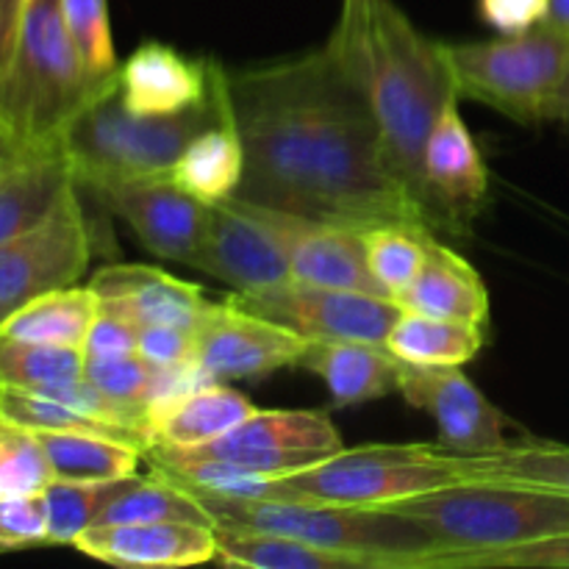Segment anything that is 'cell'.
I'll return each instance as SVG.
<instances>
[{"mask_svg":"<svg viewBox=\"0 0 569 569\" xmlns=\"http://www.w3.org/2000/svg\"><path fill=\"white\" fill-rule=\"evenodd\" d=\"M228 103L244 150L237 198L356 231L437 233L389 164L365 98L326 48L228 72Z\"/></svg>","mask_w":569,"mask_h":569,"instance_id":"obj_1","label":"cell"},{"mask_svg":"<svg viewBox=\"0 0 569 569\" xmlns=\"http://www.w3.org/2000/svg\"><path fill=\"white\" fill-rule=\"evenodd\" d=\"M361 92L389 164L448 233L426 183V142L439 111L456 94L439 42H431L395 0H339L337 26L322 44Z\"/></svg>","mask_w":569,"mask_h":569,"instance_id":"obj_2","label":"cell"},{"mask_svg":"<svg viewBox=\"0 0 569 569\" xmlns=\"http://www.w3.org/2000/svg\"><path fill=\"white\" fill-rule=\"evenodd\" d=\"M228 117V70L222 64L211 98L176 114H133L122 103L114 72V78L67 122L59 148L76 187L92 194L120 181L170 176L187 144Z\"/></svg>","mask_w":569,"mask_h":569,"instance_id":"obj_3","label":"cell"},{"mask_svg":"<svg viewBox=\"0 0 569 569\" xmlns=\"http://www.w3.org/2000/svg\"><path fill=\"white\" fill-rule=\"evenodd\" d=\"M114 72L94 76L83 64L67 33L61 0H28L14 56L0 72V133L9 148L59 144L67 122Z\"/></svg>","mask_w":569,"mask_h":569,"instance_id":"obj_4","label":"cell"},{"mask_svg":"<svg viewBox=\"0 0 569 569\" xmlns=\"http://www.w3.org/2000/svg\"><path fill=\"white\" fill-rule=\"evenodd\" d=\"M211 515L214 528L231 531L278 533L345 553L383 556L395 569H420L422 561L439 553V545L420 522L381 509L309 503V500H242L194 492Z\"/></svg>","mask_w":569,"mask_h":569,"instance_id":"obj_5","label":"cell"},{"mask_svg":"<svg viewBox=\"0 0 569 569\" xmlns=\"http://www.w3.org/2000/svg\"><path fill=\"white\" fill-rule=\"evenodd\" d=\"M381 511L420 522L437 539V556L515 548L569 533L567 495L489 481L450 483L383 506Z\"/></svg>","mask_w":569,"mask_h":569,"instance_id":"obj_6","label":"cell"},{"mask_svg":"<svg viewBox=\"0 0 569 569\" xmlns=\"http://www.w3.org/2000/svg\"><path fill=\"white\" fill-rule=\"evenodd\" d=\"M461 100H476L520 126L548 122L569 76V33L542 20L483 42H439Z\"/></svg>","mask_w":569,"mask_h":569,"instance_id":"obj_7","label":"cell"},{"mask_svg":"<svg viewBox=\"0 0 569 569\" xmlns=\"http://www.w3.org/2000/svg\"><path fill=\"white\" fill-rule=\"evenodd\" d=\"M289 487L311 503L383 509L398 500L465 481L456 450L445 442L361 445L289 472Z\"/></svg>","mask_w":569,"mask_h":569,"instance_id":"obj_8","label":"cell"},{"mask_svg":"<svg viewBox=\"0 0 569 569\" xmlns=\"http://www.w3.org/2000/svg\"><path fill=\"white\" fill-rule=\"evenodd\" d=\"M231 300L239 309L289 328L306 342L387 345L389 331L403 315V306L392 298L295 278L253 292H233Z\"/></svg>","mask_w":569,"mask_h":569,"instance_id":"obj_9","label":"cell"},{"mask_svg":"<svg viewBox=\"0 0 569 569\" xmlns=\"http://www.w3.org/2000/svg\"><path fill=\"white\" fill-rule=\"evenodd\" d=\"M92 250V226L72 187L39 226L0 244V326L39 295L76 287Z\"/></svg>","mask_w":569,"mask_h":569,"instance_id":"obj_10","label":"cell"},{"mask_svg":"<svg viewBox=\"0 0 569 569\" xmlns=\"http://www.w3.org/2000/svg\"><path fill=\"white\" fill-rule=\"evenodd\" d=\"M153 448V445H150ZM161 448V445H159ZM345 448L337 426L320 411L270 409L253 411L233 431L198 448H167L189 459H214L261 476H289L331 459Z\"/></svg>","mask_w":569,"mask_h":569,"instance_id":"obj_11","label":"cell"},{"mask_svg":"<svg viewBox=\"0 0 569 569\" xmlns=\"http://www.w3.org/2000/svg\"><path fill=\"white\" fill-rule=\"evenodd\" d=\"M306 348L303 337L239 309L231 298L214 300L194 328V367L209 381H244L298 367Z\"/></svg>","mask_w":569,"mask_h":569,"instance_id":"obj_12","label":"cell"},{"mask_svg":"<svg viewBox=\"0 0 569 569\" xmlns=\"http://www.w3.org/2000/svg\"><path fill=\"white\" fill-rule=\"evenodd\" d=\"M92 194L137 233L150 253L198 270L209 203L183 192L167 176L111 183Z\"/></svg>","mask_w":569,"mask_h":569,"instance_id":"obj_13","label":"cell"},{"mask_svg":"<svg viewBox=\"0 0 569 569\" xmlns=\"http://www.w3.org/2000/svg\"><path fill=\"white\" fill-rule=\"evenodd\" d=\"M198 270L220 278L233 292H253L292 278L281 239L256 206L237 194L209 203V226Z\"/></svg>","mask_w":569,"mask_h":569,"instance_id":"obj_14","label":"cell"},{"mask_svg":"<svg viewBox=\"0 0 569 569\" xmlns=\"http://www.w3.org/2000/svg\"><path fill=\"white\" fill-rule=\"evenodd\" d=\"M398 392L437 422L439 442L453 450H489L509 442L511 420L483 398L459 367L400 365Z\"/></svg>","mask_w":569,"mask_h":569,"instance_id":"obj_15","label":"cell"},{"mask_svg":"<svg viewBox=\"0 0 569 569\" xmlns=\"http://www.w3.org/2000/svg\"><path fill=\"white\" fill-rule=\"evenodd\" d=\"M461 98L450 94L426 142V183L442 214L448 237L465 239L470 222L481 214L489 189V172L476 139L459 109Z\"/></svg>","mask_w":569,"mask_h":569,"instance_id":"obj_16","label":"cell"},{"mask_svg":"<svg viewBox=\"0 0 569 569\" xmlns=\"http://www.w3.org/2000/svg\"><path fill=\"white\" fill-rule=\"evenodd\" d=\"M256 211L281 239L295 281L389 298V292L376 281L367 264L365 231L264 209V206H256Z\"/></svg>","mask_w":569,"mask_h":569,"instance_id":"obj_17","label":"cell"},{"mask_svg":"<svg viewBox=\"0 0 569 569\" xmlns=\"http://www.w3.org/2000/svg\"><path fill=\"white\" fill-rule=\"evenodd\" d=\"M100 309L131 320L133 326L198 328L214 300L194 283L181 281L150 264H106L87 283Z\"/></svg>","mask_w":569,"mask_h":569,"instance_id":"obj_18","label":"cell"},{"mask_svg":"<svg viewBox=\"0 0 569 569\" xmlns=\"http://www.w3.org/2000/svg\"><path fill=\"white\" fill-rule=\"evenodd\" d=\"M220 61L189 59L161 42H144L117 67V89L133 114H176L206 103Z\"/></svg>","mask_w":569,"mask_h":569,"instance_id":"obj_19","label":"cell"},{"mask_svg":"<svg viewBox=\"0 0 569 569\" xmlns=\"http://www.w3.org/2000/svg\"><path fill=\"white\" fill-rule=\"evenodd\" d=\"M72 548L111 567H194L214 561L217 539L194 522H111L87 528Z\"/></svg>","mask_w":569,"mask_h":569,"instance_id":"obj_20","label":"cell"},{"mask_svg":"<svg viewBox=\"0 0 569 569\" xmlns=\"http://www.w3.org/2000/svg\"><path fill=\"white\" fill-rule=\"evenodd\" d=\"M72 187L59 144L14 150L0 164V244L39 226Z\"/></svg>","mask_w":569,"mask_h":569,"instance_id":"obj_21","label":"cell"},{"mask_svg":"<svg viewBox=\"0 0 569 569\" xmlns=\"http://www.w3.org/2000/svg\"><path fill=\"white\" fill-rule=\"evenodd\" d=\"M253 403L222 381L183 389L150 406L148 437L161 448H198L214 442L253 415Z\"/></svg>","mask_w":569,"mask_h":569,"instance_id":"obj_22","label":"cell"},{"mask_svg":"<svg viewBox=\"0 0 569 569\" xmlns=\"http://www.w3.org/2000/svg\"><path fill=\"white\" fill-rule=\"evenodd\" d=\"M400 365L387 345L372 342H309L298 361L322 378L337 409L387 398L398 389Z\"/></svg>","mask_w":569,"mask_h":569,"instance_id":"obj_23","label":"cell"},{"mask_svg":"<svg viewBox=\"0 0 569 569\" xmlns=\"http://www.w3.org/2000/svg\"><path fill=\"white\" fill-rule=\"evenodd\" d=\"M403 311L483 326L489 320V292L476 267L453 248L431 237L426 264L398 298Z\"/></svg>","mask_w":569,"mask_h":569,"instance_id":"obj_24","label":"cell"},{"mask_svg":"<svg viewBox=\"0 0 569 569\" xmlns=\"http://www.w3.org/2000/svg\"><path fill=\"white\" fill-rule=\"evenodd\" d=\"M465 481L506 483L569 498V448L548 439H520L489 450H456Z\"/></svg>","mask_w":569,"mask_h":569,"instance_id":"obj_25","label":"cell"},{"mask_svg":"<svg viewBox=\"0 0 569 569\" xmlns=\"http://www.w3.org/2000/svg\"><path fill=\"white\" fill-rule=\"evenodd\" d=\"M217 556L214 561L226 567L250 569H395L383 556L345 553V550L317 548L298 539L278 537V533L231 531L214 528Z\"/></svg>","mask_w":569,"mask_h":569,"instance_id":"obj_26","label":"cell"},{"mask_svg":"<svg viewBox=\"0 0 569 569\" xmlns=\"http://www.w3.org/2000/svg\"><path fill=\"white\" fill-rule=\"evenodd\" d=\"M98 311L100 300L89 287L53 289L17 309L0 326V333L22 339V342L83 350L89 328L98 320Z\"/></svg>","mask_w":569,"mask_h":569,"instance_id":"obj_27","label":"cell"},{"mask_svg":"<svg viewBox=\"0 0 569 569\" xmlns=\"http://www.w3.org/2000/svg\"><path fill=\"white\" fill-rule=\"evenodd\" d=\"M244 170V150L233 120L217 122V126L200 131L181 159L172 164L170 181L183 192L194 194L203 203H220L231 198L239 189Z\"/></svg>","mask_w":569,"mask_h":569,"instance_id":"obj_28","label":"cell"},{"mask_svg":"<svg viewBox=\"0 0 569 569\" xmlns=\"http://www.w3.org/2000/svg\"><path fill=\"white\" fill-rule=\"evenodd\" d=\"M53 478L59 481H117L137 472L144 450L122 439L83 431H37Z\"/></svg>","mask_w":569,"mask_h":569,"instance_id":"obj_29","label":"cell"},{"mask_svg":"<svg viewBox=\"0 0 569 569\" xmlns=\"http://www.w3.org/2000/svg\"><path fill=\"white\" fill-rule=\"evenodd\" d=\"M387 348L409 365L461 367L483 348V326L403 311L387 337Z\"/></svg>","mask_w":569,"mask_h":569,"instance_id":"obj_30","label":"cell"},{"mask_svg":"<svg viewBox=\"0 0 569 569\" xmlns=\"http://www.w3.org/2000/svg\"><path fill=\"white\" fill-rule=\"evenodd\" d=\"M137 476L117 481H53L42 489L48 506V545H72L106 509L126 492Z\"/></svg>","mask_w":569,"mask_h":569,"instance_id":"obj_31","label":"cell"},{"mask_svg":"<svg viewBox=\"0 0 569 569\" xmlns=\"http://www.w3.org/2000/svg\"><path fill=\"white\" fill-rule=\"evenodd\" d=\"M83 376V350L22 342L0 333V389L44 392Z\"/></svg>","mask_w":569,"mask_h":569,"instance_id":"obj_32","label":"cell"},{"mask_svg":"<svg viewBox=\"0 0 569 569\" xmlns=\"http://www.w3.org/2000/svg\"><path fill=\"white\" fill-rule=\"evenodd\" d=\"M111 522H194V526L214 528V520L194 500V495L167 481L159 472L150 478H133L131 487L100 515L94 526H111Z\"/></svg>","mask_w":569,"mask_h":569,"instance_id":"obj_33","label":"cell"},{"mask_svg":"<svg viewBox=\"0 0 569 569\" xmlns=\"http://www.w3.org/2000/svg\"><path fill=\"white\" fill-rule=\"evenodd\" d=\"M431 237L437 233L415 226H378L365 231L367 264L392 300H398L420 276Z\"/></svg>","mask_w":569,"mask_h":569,"instance_id":"obj_34","label":"cell"},{"mask_svg":"<svg viewBox=\"0 0 569 569\" xmlns=\"http://www.w3.org/2000/svg\"><path fill=\"white\" fill-rule=\"evenodd\" d=\"M50 481L53 470L37 431L0 420V498L42 492Z\"/></svg>","mask_w":569,"mask_h":569,"instance_id":"obj_35","label":"cell"},{"mask_svg":"<svg viewBox=\"0 0 569 569\" xmlns=\"http://www.w3.org/2000/svg\"><path fill=\"white\" fill-rule=\"evenodd\" d=\"M422 569H569V533L515 548L437 556Z\"/></svg>","mask_w":569,"mask_h":569,"instance_id":"obj_36","label":"cell"},{"mask_svg":"<svg viewBox=\"0 0 569 569\" xmlns=\"http://www.w3.org/2000/svg\"><path fill=\"white\" fill-rule=\"evenodd\" d=\"M83 378L109 398L139 406L144 411H150V406L161 398V367H153L139 353L117 356V359H83Z\"/></svg>","mask_w":569,"mask_h":569,"instance_id":"obj_37","label":"cell"},{"mask_svg":"<svg viewBox=\"0 0 569 569\" xmlns=\"http://www.w3.org/2000/svg\"><path fill=\"white\" fill-rule=\"evenodd\" d=\"M61 17L83 64L94 76H111L120 64H117L114 39H111L109 3L106 0H61Z\"/></svg>","mask_w":569,"mask_h":569,"instance_id":"obj_38","label":"cell"},{"mask_svg":"<svg viewBox=\"0 0 569 569\" xmlns=\"http://www.w3.org/2000/svg\"><path fill=\"white\" fill-rule=\"evenodd\" d=\"M48 545V506L44 495L0 498V550H22Z\"/></svg>","mask_w":569,"mask_h":569,"instance_id":"obj_39","label":"cell"},{"mask_svg":"<svg viewBox=\"0 0 569 569\" xmlns=\"http://www.w3.org/2000/svg\"><path fill=\"white\" fill-rule=\"evenodd\" d=\"M137 353L153 367L194 365V331L181 326H142Z\"/></svg>","mask_w":569,"mask_h":569,"instance_id":"obj_40","label":"cell"},{"mask_svg":"<svg viewBox=\"0 0 569 569\" xmlns=\"http://www.w3.org/2000/svg\"><path fill=\"white\" fill-rule=\"evenodd\" d=\"M139 328L131 320L111 311H98V320L89 328L83 342V359H117V356L137 353Z\"/></svg>","mask_w":569,"mask_h":569,"instance_id":"obj_41","label":"cell"},{"mask_svg":"<svg viewBox=\"0 0 569 569\" xmlns=\"http://www.w3.org/2000/svg\"><path fill=\"white\" fill-rule=\"evenodd\" d=\"M550 0H478V14L500 33H517L548 17Z\"/></svg>","mask_w":569,"mask_h":569,"instance_id":"obj_42","label":"cell"},{"mask_svg":"<svg viewBox=\"0 0 569 569\" xmlns=\"http://www.w3.org/2000/svg\"><path fill=\"white\" fill-rule=\"evenodd\" d=\"M22 11H26V0H0V72L11 61L20 39Z\"/></svg>","mask_w":569,"mask_h":569,"instance_id":"obj_43","label":"cell"},{"mask_svg":"<svg viewBox=\"0 0 569 569\" xmlns=\"http://www.w3.org/2000/svg\"><path fill=\"white\" fill-rule=\"evenodd\" d=\"M548 120H556V122H569V76H567V81L561 83L559 92H556L553 103H550Z\"/></svg>","mask_w":569,"mask_h":569,"instance_id":"obj_44","label":"cell"},{"mask_svg":"<svg viewBox=\"0 0 569 569\" xmlns=\"http://www.w3.org/2000/svg\"><path fill=\"white\" fill-rule=\"evenodd\" d=\"M545 20L553 22L556 28L569 33V0H550L548 17H545Z\"/></svg>","mask_w":569,"mask_h":569,"instance_id":"obj_45","label":"cell"},{"mask_svg":"<svg viewBox=\"0 0 569 569\" xmlns=\"http://www.w3.org/2000/svg\"><path fill=\"white\" fill-rule=\"evenodd\" d=\"M11 153H14V150L9 148V142H6V137H3V133H0V164H3V161L9 159Z\"/></svg>","mask_w":569,"mask_h":569,"instance_id":"obj_46","label":"cell"},{"mask_svg":"<svg viewBox=\"0 0 569 569\" xmlns=\"http://www.w3.org/2000/svg\"><path fill=\"white\" fill-rule=\"evenodd\" d=\"M0 553H3V550H0Z\"/></svg>","mask_w":569,"mask_h":569,"instance_id":"obj_47","label":"cell"},{"mask_svg":"<svg viewBox=\"0 0 569 569\" xmlns=\"http://www.w3.org/2000/svg\"><path fill=\"white\" fill-rule=\"evenodd\" d=\"M26 3H28V0H26Z\"/></svg>","mask_w":569,"mask_h":569,"instance_id":"obj_48","label":"cell"}]
</instances>
